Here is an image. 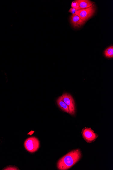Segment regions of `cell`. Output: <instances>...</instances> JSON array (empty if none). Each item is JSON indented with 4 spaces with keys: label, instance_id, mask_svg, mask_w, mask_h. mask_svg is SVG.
Here are the masks:
<instances>
[{
    "label": "cell",
    "instance_id": "obj_1",
    "mask_svg": "<svg viewBox=\"0 0 113 170\" xmlns=\"http://www.w3.org/2000/svg\"><path fill=\"white\" fill-rule=\"evenodd\" d=\"M81 153L79 149L72 150L61 158L58 162L57 167L60 170H66L76 164L81 157Z\"/></svg>",
    "mask_w": 113,
    "mask_h": 170
},
{
    "label": "cell",
    "instance_id": "obj_2",
    "mask_svg": "<svg viewBox=\"0 0 113 170\" xmlns=\"http://www.w3.org/2000/svg\"><path fill=\"white\" fill-rule=\"evenodd\" d=\"M96 8L94 4L92 6L87 8L77 10L75 13L83 22H85L94 14Z\"/></svg>",
    "mask_w": 113,
    "mask_h": 170
},
{
    "label": "cell",
    "instance_id": "obj_3",
    "mask_svg": "<svg viewBox=\"0 0 113 170\" xmlns=\"http://www.w3.org/2000/svg\"><path fill=\"white\" fill-rule=\"evenodd\" d=\"M24 147L29 152L33 153L39 149L40 142L38 139L35 137H31L27 139L24 142Z\"/></svg>",
    "mask_w": 113,
    "mask_h": 170
},
{
    "label": "cell",
    "instance_id": "obj_4",
    "mask_svg": "<svg viewBox=\"0 0 113 170\" xmlns=\"http://www.w3.org/2000/svg\"><path fill=\"white\" fill-rule=\"evenodd\" d=\"M81 133L83 139L88 143L95 141L98 137V134L90 128L85 127L82 130Z\"/></svg>",
    "mask_w": 113,
    "mask_h": 170
},
{
    "label": "cell",
    "instance_id": "obj_5",
    "mask_svg": "<svg viewBox=\"0 0 113 170\" xmlns=\"http://www.w3.org/2000/svg\"><path fill=\"white\" fill-rule=\"evenodd\" d=\"M62 96L63 101L69 108V113L72 115H74L76 112V108L73 97L71 95L68 93L64 94Z\"/></svg>",
    "mask_w": 113,
    "mask_h": 170
},
{
    "label": "cell",
    "instance_id": "obj_6",
    "mask_svg": "<svg viewBox=\"0 0 113 170\" xmlns=\"http://www.w3.org/2000/svg\"><path fill=\"white\" fill-rule=\"evenodd\" d=\"M71 22L72 26L76 28H79L84 25L85 22L76 14H72L70 17Z\"/></svg>",
    "mask_w": 113,
    "mask_h": 170
},
{
    "label": "cell",
    "instance_id": "obj_7",
    "mask_svg": "<svg viewBox=\"0 0 113 170\" xmlns=\"http://www.w3.org/2000/svg\"><path fill=\"white\" fill-rule=\"evenodd\" d=\"M57 105L62 110L67 113H69V109L68 106H67L63 100V96L59 97L56 100Z\"/></svg>",
    "mask_w": 113,
    "mask_h": 170
},
{
    "label": "cell",
    "instance_id": "obj_8",
    "mask_svg": "<svg viewBox=\"0 0 113 170\" xmlns=\"http://www.w3.org/2000/svg\"><path fill=\"white\" fill-rule=\"evenodd\" d=\"M80 9L87 8L92 6L93 2L89 0H77Z\"/></svg>",
    "mask_w": 113,
    "mask_h": 170
},
{
    "label": "cell",
    "instance_id": "obj_9",
    "mask_svg": "<svg viewBox=\"0 0 113 170\" xmlns=\"http://www.w3.org/2000/svg\"><path fill=\"white\" fill-rule=\"evenodd\" d=\"M105 56L108 58L113 57V46H110L104 52Z\"/></svg>",
    "mask_w": 113,
    "mask_h": 170
},
{
    "label": "cell",
    "instance_id": "obj_10",
    "mask_svg": "<svg viewBox=\"0 0 113 170\" xmlns=\"http://www.w3.org/2000/svg\"><path fill=\"white\" fill-rule=\"evenodd\" d=\"M71 7L73 8L77 9V10H80L78 4L76 1L72 2L71 5Z\"/></svg>",
    "mask_w": 113,
    "mask_h": 170
},
{
    "label": "cell",
    "instance_id": "obj_11",
    "mask_svg": "<svg viewBox=\"0 0 113 170\" xmlns=\"http://www.w3.org/2000/svg\"><path fill=\"white\" fill-rule=\"evenodd\" d=\"M3 170H18L17 167L13 166H8L6 168H4Z\"/></svg>",
    "mask_w": 113,
    "mask_h": 170
},
{
    "label": "cell",
    "instance_id": "obj_12",
    "mask_svg": "<svg viewBox=\"0 0 113 170\" xmlns=\"http://www.w3.org/2000/svg\"><path fill=\"white\" fill-rule=\"evenodd\" d=\"M77 10L76 9L71 8L69 10V12L72 13V14H75V13L77 11Z\"/></svg>",
    "mask_w": 113,
    "mask_h": 170
}]
</instances>
